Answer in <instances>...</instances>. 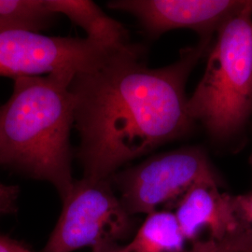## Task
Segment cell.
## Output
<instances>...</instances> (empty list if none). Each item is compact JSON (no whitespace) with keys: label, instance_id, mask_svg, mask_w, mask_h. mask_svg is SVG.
Here are the masks:
<instances>
[{"label":"cell","instance_id":"obj_1","mask_svg":"<svg viewBox=\"0 0 252 252\" xmlns=\"http://www.w3.org/2000/svg\"><path fill=\"white\" fill-rule=\"evenodd\" d=\"M212 42L199 40L161 68H149L144 48L129 42L74 76L69 90L83 178L109 180L127 162L189 134L195 123L186 83Z\"/></svg>","mask_w":252,"mask_h":252},{"label":"cell","instance_id":"obj_2","mask_svg":"<svg viewBox=\"0 0 252 252\" xmlns=\"http://www.w3.org/2000/svg\"><path fill=\"white\" fill-rule=\"evenodd\" d=\"M75 75L63 71L17 78L11 95L0 106V165L48 182L61 201L75 181L69 90Z\"/></svg>","mask_w":252,"mask_h":252},{"label":"cell","instance_id":"obj_3","mask_svg":"<svg viewBox=\"0 0 252 252\" xmlns=\"http://www.w3.org/2000/svg\"><path fill=\"white\" fill-rule=\"evenodd\" d=\"M187 110L216 144H233L246 131L252 116V0L217 32Z\"/></svg>","mask_w":252,"mask_h":252},{"label":"cell","instance_id":"obj_4","mask_svg":"<svg viewBox=\"0 0 252 252\" xmlns=\"http://www.w3.org/2000/svg\"><path fill=\"white\" fill-rule=\"evenodd\" d=\"M110 181L124 207L132 216H146L176 207L193 185L223 181L210 162L205 149L183 147L155 154L136 165L120 170Z\"/></svg>","mask_w":252,"mask_h":252},{"label":"cell","instance_id":"obj_5","mask_svg":"<svg viewBox=\"0 0 252 252\" xmlns=\"http://www.w3.org/2000/svg\"><path fill=\"white\" fill-rule=\"evenodd\" d=\"M42 252H92L120 245L133 234L134 216L124 207L110 180H75Z\"/></svg>","mask_w":252,"mask_h":252},{"label":"cell","instance_id":"obj_6","mask_svg":"<svg viewBox=\"0 0 252 252\" xmlns=\"http://www.w3.org/2000/svg\"><path fill=\"white\" fill-rule=\"evenodd\" d=\"M107 47L84 37L52 36L24 28H0V76L77 74L105 54Z\"/></svg>","mask_w":252,"mask_h":252},{"label":"cell","instance_id":"obj_7","mask_svg":"<svg viewBox=\"0 0 252 252\" xmlns=\"http://www.w3.org/2000/svg\"><path fill=\"white\" fill-rule=\"evenodd\" d=\"M252 0H114L109 9L138 20L145 32L158 37L175 29H190L199 40L212 42L221 26Z\"/></svg>","mask_w":252,"mask_h":252},{"label":"cell","instance_id":"obj_8","mask_svg":"<svg viewBox=\"0 0 252 252\" xmlns=\"http://www.w3.org/2000/svg\"><path fill=\"white\" fill-rule=\"evenodd\" d=\"M220 188L213 182L197 183L174 207L189 252L220 242L240 229L233 195Z\"/></svg>","mask_w":252,"mask_h":252},{"label":"cell","instance_id":"obj_9","mask_svg":"<svg viewBox=\"0 0 252 252\" xmlns=\"http://www.w3.org/2000/svg\"><path fill=\"white\" fill-rule=\"evenodd\" d=\"M46 7L56 15L66 16L86 33V38L107 47L130 42L125 26L111 18L90 0H44Z\"/></svg>","mask_w":252,"mask_h":252},{"label":"cell","instance_id":"obj_10","mask_svg":"<svg viewBox=\"0 0 252 252\" xmlns=\"http://www.w3.org/2000/svg\"><path fill=\"white\" fill-rule=\"evenodd\" d=\"M124 248L127 252H189L177 217L170 209L148 214Z\"/></svg>","mask_w":252,"mask_h":252},{"label":"cell","instance_id":"obj_11","mask_svg":"<svg viewBox=\"0 0 252 252\" xmlns=\"http://www.w3.org/2000/svg\"><path fill=\"white\" fill-rule=\"evenodd\" d=\"M56 17L46 7L44 0H0V28L42 32Z\"/></svg>","mask_w":252,"mask_h":252},{"label":"cell","instance_id":"obj_12","mask_svg":"<svg viewBox=\"0 0 252 252\" xmlns=\"http://www.w3.org/2000/svg\"><path fill=\"white\" fill-rule=\"evenodd\" d=\"M194 252H252V233L240 227L222 241Z\"/></svg>","mask_w":252,"mask_h":252},{"label":"cell","instance_id":"obj_13","mask_svg":"<svg viewBox=\"0 0 252 252\" xmlns=\"http://www.w3.org/2000/svg\"><path fill=\"white\" fill-rule=\"evenodd\" d=\"M233 203L239 225L252 233V188L242 194L233 195Z\"/></svg>","mask_w":252,"mask_h":252},{"label":"cell","instance_id":"obj_14","mask_svg":"<svg viewBox=\"0 0 252 252\" xmlns=\"http://www.w3.org/2000/svg\"><path fill=\"white\" fill-rule=\"evenodd\" d=\"M20 189L0 181V217L15 214L18 211Z\"/></svg>","mask_w":252,"mask_h":252},{"label":"cell","instance_id":"obj_15","mask_svg":"<svg viewBox=\"0 0 252 252\" xmlns=\"http://www.w3.org/2000/svg\"><path fill=\"white\" fill-rule=\"evenodd\" d=\"M0 252H33L27 247L5 234H0Z\"/></svg>","mask_w":252,"mask_h":252},{"label":"cell","instance_id":"obj_16","mask_svg":"<svg viewBox=\"0 0 252 252\" xmlns=\"http://www.w3.org/2000/svg\"><path fill=\"white\" fill-rule=\"evenodd\" d=\"M127 252L124 246H121V245H117V246H113V247H110L108 249H105V250H101V251H97V252Z\"/></svg>","mask_w":252,"mask_h":252},{"label":"cell","instance_id":"obj_17","mask_svg":"<svg viewBox=\"0 0 252 252\" xmlns=\"http://www.w3.org/2000/svg\"><path fill=\"white\" fill-rule=\"evenodd\" d=\"M251 163H252V158H251Z\"/></svg>","mask_w":252,"mask_h":252}]
</instances>
